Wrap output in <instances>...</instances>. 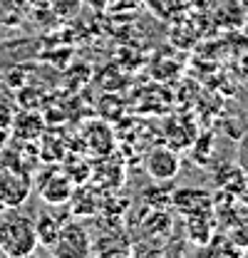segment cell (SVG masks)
Segmentation results:
<instances>
[{
  "label": "cell",
  "mask_w": 248,
  "mask_h": 258,
  "mask_svg": "<svg viewBox=\"0 0 248 258\" xmlns=\"http://www.w3.org/2000/svg\"><path fill=\"white\" fill-rule=\"evenodd\" d=\"M37 251L35 224L28 214L5 209L0 214V253L8 258H25Z\"/></svg>",
  "instance_id": "1"
},
{
  "label": "cell",
  "mask_w": 248,
  "mask_h": 258,
  "mask_svg": "<svg viewBox=\"0 0 248 258\" xmlns=\"http://www.w3.org/2000/svg\"><path fill=\"white\" fill-rule=\"evenodd\" d=\"M50 253L57 258H87L92 256V236L85 226L75 221H65L57 236V243L50 248Z\"/></svg>",
  "instance_id": "2"
},
{
  "label": "cell",
  "mask_w": 248,
  "mask_h": 258,
  "mask_svg": "<svg viewBox=\"0 0 248 258\" xmlns=\"http://www.w3.org/2000/svg\"><path fill=\"white\" fill-rule=\"evenodd\" d=\"M72 191H75L72 179L62 169H57V166H50V169H45L40 174L37 194L42 196L45 204H50V206H65L72 199Z\"/></svg>",
  "instance_id": "3"
},
{
  "label": "cell",
  "mask_w": 248,
  "mask_h": 258,
  "mask_svg": "<svg viewBox=\"0 0 248 258\" xmlns=\"http://www.w3.org/2000/svg\"><path fill=\"white\" fill-rule=\"evenodd\" d=\"M144 169L154 184L174 181L181 171V157L171 147H154V149H149V154L144 159Z\"/></svg>",
  "instance_id": "4"
},
{
  "label": "cell",
  "mask_w": 248,
  "mask_h": 258,
  "mask_svg": "<svg viewBox=\"0 0 248 258\" xmlns=\"http://www.w3.org/2000/svg\"><path fill=\"white\" fill-rule=\"evenodd\" d=\"M32 191L30 174L23 171H5L0 169V214L5 209H18L25 204Z\"/></svg>",
  "instance_id": "5"
},
{
  "label": "cell",
  "mask_w": 248,
  "mask_h": 258,
  "mask_svg": "<svg viewBox=\"0 0 248 258\" xmlns=\"http://www.w3.org/2000/svg\"><path fill=\"white\" fill-rule=\"evenodd\" d=\"M45 129H47V122L37 109H23V112H15V117L10 122V139H15V142H37Z\"/></svg>",
  "instance_id": "6"
},
{
  "label": "cell",
  "mask_w": 248,
  "mask_h": 258,
  "mask_svg": "<svg viewBox=\"0 0 248 258\" xmlns=\"http://www.w3.org/2000/svg\"><path fill=\"white\" fill-rule=\"evenodd\" d=\"M82 144L90 149V154H94V157H107L114 149V132L109 129L107 122L92 119L82 129Z\"/></svg>",
  "instance_id": "7"
},
{
  "label": "cell",
  "mask_w": 248,
  "mask_h": 258,
  "mask_svg": "<svg viewBox=\"0 0 248 258\" xmlns=\"http://www.w3.org/2000/svg\"><path fill=\"white\" fill-rule=\"evenodd\" d=\"M171 206H176L184 216L191 214H206L214 209L211 194L204 189H174L171 194Z\"/></svg>",
  "instance_id": "8"
},
{
  "label": "cell",
  "mask_w": 248,
  "mask_h": 258,
  "mask_svg": "<svg viewBox=\"0 0 248 258\" xmlns=\"http://www.w3.org/2000/svg\"><path fill=\"white\" fill-rule=\"evenodd\" d=\"M70 209H72V216L75 219H97V214L102 211V199L94 186L87 184H80V189L75 186L72 199L67 201Z\"/></svg>",
  "instance_id": "9"
},
{
  "label": "cell",
  "mask_w": 248,
  "mask_h": 258,
  "mask_svg": "<svg viewBox=\"0 0 248 258\" xmlns=\"http://www.w3.org/2000/svg\"><path fill=\"white\" fill-rule=\"evenodd\" d=\"M32 224H35V236H37V246H42V248H52L55 243H57V236H60L62 231V219H57L55 214H50V211H40L37 214V219H32Z\"/></svg>",
  "instance_id": "10"
},
{
  "label": "cell",
  "mask_w": 248,
  "mask_h": 258,
  "mask_svg": "<svg viewBox=\"0 0 248 258\" xmlns=\"http://www.w3.org/2000/svg\"><path fill=\"white\" fill-rule=\"evenodd\" d=\"M171 228H174V219L166 214V209H152L142 219V231L147 233V238H164L171 233Z\"/></svg>",
  "instance_id": "11"
},
{
  "label": "cell",
  "mask_w": 248,
  "mask_h": 258,
  "mask_svg": "<svg viewBox=\"0 0 248 258\" xmlns=\"http://www.w3.org/2000/svg\"><path fill=\"white\" fill-rule=\"evenodd\" d=\"M186 233H189V241L194 243H209L214 238V224H211V211L206 214H191L186 219Z\"/></svg>",
  "instance_id": "12"
},
{
  "label": "cell",
  "mask_w": 248,
  "mask_h": 258,
  "mask_svg": "<svg viewBox=\"0 0 248 258\" xmlns=\"http://www.w3.org/2000/svg\"><path fill=\"white\" fill-rule=\"evenodd\" d=\"M92 253L99 256H114V253H132V246L127 243L124 236H117V231H104L102 238H97L92 243Z\"/></svg>",
  "instance_id": "13"
},
{
  "label": "cell",
  "mask_w": 248,
  "mask_h": 258,
  "mask_svg": "<svg viewBox=\"0 0 248 258\" xmlns=\"http://www.w3.org/2000/svg\"><path fill=\"white\" fill-rule=\"evenodd\" d=\"M62 171L72 179V184L75 186H80V184H87L90 181V176H92V166H90V161L87 159H80V166L72 161V157H67V161L62 164Z\"/></svg>",
  "instance_id": "14"
},
{
  "label": "cell",
  "mask_w": 248,
  "mask_h": 258,
  "mask_svg": "<svg viewBox=\"0 0 248 258\" xmlns=\"http://www.w3.org/2000/svg\"><path fill=\"white\" fill-rule=\"evenodd\" d=\"M161 186H164V189H156V186L144 189V201H147L152 209H166V206H171V194H174L171 181H164Z\"/></svg>",
  "instance_id": "15"
},
{
  "label": "cell",
  "mask_w": 248,
  "mask_h": 258,
  "mask_svg": "<svg viewBox=\"0 0 248 258\" xmlns=\"http://www.w3.org/2000/svg\"><path fill=\"white\" fill-rule=\"evenodd\" d=\"M45 99V92L37 90L35 85H23L20 90H15V102L20 104V109H37Z\"/></svg>",
  "instance_id": "16"
},
{
  "label": "cell",
  "mask_w": 248,
  "mask_h": 258,
  "mask_svg": "<svg viewBox=\"0 0 248 258\" xmlns=\"http://www.w3.org/2000/svg\"><path fill=\"white\" fill-rule=\"evenodd\" d=\"M30 82V67L28 64H15V67H10L8 72H5V87L8 90H20L23 85H28Z\"/></svg>",
  "instance_id": "17"
},
{
  "label": "cell",
  "mask_w": 248,
  "mask_h": 258,
  "mask_svg": "<svg viewBox=\"0 0 248 258\" xmlns=\"http://www.w3.org/2000/svg\"><path fill=\"white\" fill-rule=\"evenodd\" d=\"M50 5H52V10H55L60 18H72V15L80 13L82 0H50Z\"/></svg>",
  "instance_id": "18"
},
{
  "label": "cell",
  "mask_w": 248,
  "mask_h": 258,
  "mask_svg": "<svg viewBox=\"0 0 248 258\" xmlns=\"http://www.w3.org/2000/svg\"><path fill=\"white\" fill-rule=\"evenodd\" d=\"M13 117H15V109L8 104V102H0V127L10 129V122H13Z\"/></svg>",
  "instance_id": "19"
},
{
  "label": "cell",
  "mask_w": 248,
  "mask_h": 258,
  "mask_svg": "<svg viewBox=\"0 0 248 258\" xmlns=\"http://www.w3.org/2000/svg\"><path fill=\"white\" fill-rule=\"evenodd\" d=\"M238 159H241L238 161V164H241V169L248 174V137L241 142V147H238Z\"/></svg>",
  "instance_id": "20"
},
{
  "label": "cell",
  "mask_w": 248,
  "mask_h": 258,
  "mask_svg": "<svg viewBox=\"0 0 248 258\" xmlns=\"http://www.w3.org/2000/svg\"><path fill=\"white\" fill-rule=\"evenodd\" d=\"M8 139H10V129L0 127V152H3V147L8 144Z\"/></svg>",
  "instance_id": "21"
},
{
  "label": "cell",
  "mask_w": 248,
  "mask_h": 258,
  "mask_svg": "<svg viewBox=\"0 0 248 258\" xmlns=\"http://www.w3.org/2000/svg\"><path fill=\"white\" fill-rule=\"evenodd\" d=\"M194 5H199V8H209V0H191Z\"/></svg>",
  "instance_id": "22"
}]
</instances>
